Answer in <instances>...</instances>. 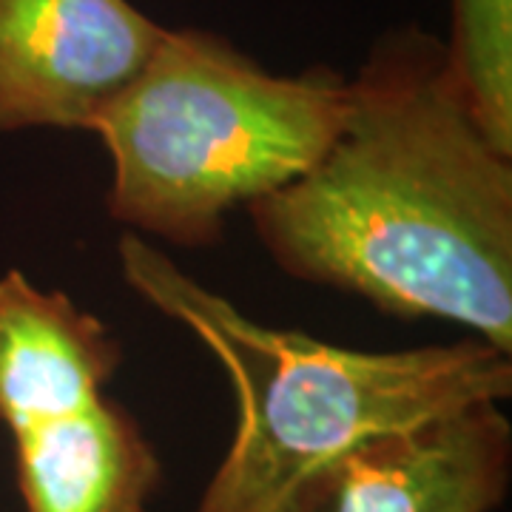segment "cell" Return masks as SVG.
Listing matches in <instances>:
<instances>
[{
    "label": "cell",
    "mask_w": 512,
    "mask_h": 512,
    "mask_svg": "<svg viewBox=\"0 0 512 512\" xmlns=\"http://www.w3.org/2000/svg\"><path fill=\"white\" fill-rule=\"evenodd\" d=\"M510 160L473 120L444 43L407 26L348 80L322 157L245 211L293 279L453 322L512 356Z\"/></svg>",
    "instance_id": "6da1fadb"
},
{
    "label": "cell",
    "mask_w": 512,
    "mask_h": 512,
    "mask_svg": "<svg viewBox=\"0 0 512 512\" xmlns=\"http://www.w3.org/2000/svg\"><path fill=\"white\" fill-rule=\"evenodd\" d=\"M117 256L128 288L191 330L237 393V433L194 512H271L291 484L359 441L510 399L512 356L476 336L407 350L336 348L259 325L137 234L123 237Z\"/></svg>",
    "instance_id": "7a4b0ae2"
},
{
    "label": "cell",
    "mask_w": 512,
    "mask_h": 512,
    "mask_svg": "<svg viewBox=\"0 0 512 512\" xmlns=\"http://www.w3.org/2000/svg\"><path fill=\"white\" fill-rule=\"evenodd\" d=\"M348 77L271 74L202 29L160 46L92 128L111 160L109 214L140 237L205 248L225 220L311 168L342 123Z\"/></svg>",
    "instance_id": "3957f363"
},
{
    "label": "cell",
    "mask_w": 512,
    "mask_h": 512,
    "mask_svg": "<svg viewBox=\"0 0 512 512\" xmlns=\"http://www.w3.org/2000/svg\"><path fill=\"white\" fill-rule=\"evenodd\" d=\"M498 404L359 441L291 484L271 512H495L512 478V424Z\"/></svg>",
    "instance_id": "277c9868"
},
{
    "label": "cell",
    "mask_w": 512,
    "mask_h": 512,
    "mask_svg": "<svg viewBox=\"0 0 512 512\" xmlns=\"http://www.w3.org/2000/svg\"><path fill=\"white\" fill-rule=\"evenodd\" d=\"M163 35L131 0H0V131H89Z\"/></svg>",
    "instance_id": "5b68a950"
},
{
    "label": "cell",
    "mask_w": 512,
    "mask_h": 512,
    "mask_svg": "<svg viewBox=\"0 0 512 512\" xmlns=\"http://www.w3.org/2000/svg\"><path fill=\"white\" fill-rule=\"evenodd\" d=\"M123 345L63 291L12 268L0 276V424L9 433L100 402Z\"/></svg>",
    "instance_id": "8992f818"
},
{
    "label": "cell",
    "mask_w": 512,
    "mask_h": 512,
    "mask_svg": "<svg viewBox=\"0 0 512 512\" xmlns=\"http://www.w3.org/2000/svg\"><path fill=\"white\" fill-rule=\"evenodd\" d=\"M9 436L23 512H146L163 481L140 421L109 396Z\"/></svg>",
    "instance_id": "52a82bcc"
},
{
    "label": "cell",
    "mask_w": 512,
    "mask_h": 512,
    "mask_svg": "<svg viewBox=\"0 0 512 512\" xmlns=\"http://www.w3.org/2000/svg\"><path fill=\"white\" fill-rule=\"evenodd\" d=\"M444 49L478 128L512 154V0H453Z\"/></svg>",
    "instance_id": "ba28073f"
}]
</instances>
